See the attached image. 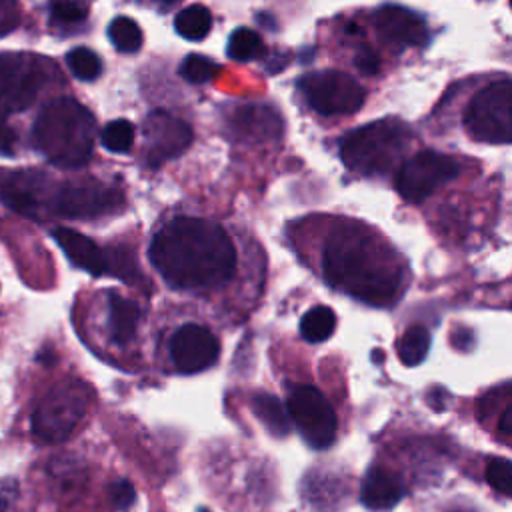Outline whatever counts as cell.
I'll use <instances>...</instances> for the list:
<instances>
[{
  "instance_id": "35",
  "label": "cell",
  "mask_w": 512,
  "mask_h": 512,
  "mask_svg": "<svg viewBox=\"0 0 512 512\" xmlns=\"http://www.w3.org/2000/svg\"><path fill=\"white\" fill-rule=\"evenodd\" d=\"M6 110L0 106V152L2 154H12V144H14V132L6 124Z\"/></svg>"
},
{
  "instance_id": "26",
  "label": "cell",
  "mask_w": 512,
  "mask_h": 512,
  "mask_svg": "<svg viewBox=\"0 0 512 512\" xmlns=\"http://www.w3.org/2000/svg\"><path fill=\"white\" fill-rule=\"evenodd\" d=\"M66 64L70 68V72L80 78V80H96L102 72V60L96 52H92L90 48H84V46H78V48H72L68 54H66Z\"/></svg>"
},
{
  "instance_id": "9",
  "label": "cell",
  "mask_w": 512,
  "mask_h": 512,
  "mask_svg": "<svg viewBox=\"0 0 512 512\" xmlns=\"http://www.w3.org/2000/svg\"><path fill=\"white\" fill-rule=\"evenodd\" d=\"M48 66L34 54L0 52V106L6 112L28 108L48 80Z\"/></svg>"
},
{
  "instance_id": "14",
  "label": "cell",
  "mask_w": 512,
  "mask_h": 512,
  "mask_svg": "<svg viewBox=\"0 0 512 512\" xmlns=\"http://www.w3.org/2000/svg\"><path fill=\"white\" fill-rule=\"evenodd\" d=\"M374 28L388 46H394L396 50H404L410 46H422L428 40V28L424 20L396 4H386L376 10L374 14Z\"/></svg>"
},
{
  "instance_id": "2",
  "label": "cell",
  "mask_w": 512,
  "mask_h": 512,
  "mask_svg": "<svg viewBox=\"0 0 512 512\" xmlns=\"http://www.w3.org/2000/svg\"><path fill=\"white\" fill-rule=\"evenodd\" d=\"M322 272L330 286L370 306H392L402 292L398 266L360 230H338L326 240Z\"/></svg>"
},
{
  "instance_id": "5",
  "label": "cell",
  "mask_w": 512,
  "mask_h": 512,
  "mask_svg": "<svg viewBox=\"0 0 512 512\" xmlns=\"http://www.w3.org/2000/svg\"><path fill=\"white\" fill-rule=\"evenodd\" d=\"M90 390L80 380L56 384L36 406L30 426L38 440L56 444L64 442L80 424L88 410Z\"/></svg>"
},
{
  "instance_id": "15",
  "label": "cell",
  "mask_w": 512,
  "mask_h": 512,
  "mask_svg": "<svg viewBox=\"0 0 512 512\" xmlns=\"http://www.w3.org/2000/svg\"><path fill=\"white\" fill-rule=\"evenodd\" d=\"M234 136L246 142H266L282 134V116L276 108L266 104H244L238 106L228 118Z\"/></svg>"
},
{
  "instance_id": "38",
  "label": "cell",
  "mask_w": 512,
  "mask_h": 512,
  "mask_svg": "<svg viewBox=\"0 0 512 512\" xmlns=\"http://www.w3.org/2000/svg\"><path fill=\"white\" fill-rule=\"evenodd\" d=\"M198 512H208V510H204V508H200V510H198Z\"/></svg>"
},
{
  "instance_id": "17",
  "label": "cell",
  "mask_w": 512,
  "mask_h": 512,
  "mask_svg": "<svg viewBox=\"0 0 512 512\" xmlns=\"http://www.w3.org/2000/svg\"><path fill=\"white\" fill-rule=\"evenodd\" d=\"M54 240L74 266L86 270L92 276L106 274L104 252L88 236L70 228H56Z\"/></svg>"
},
{
  "instance_id": "21",
  "label": "cell",
  "mask_w": 512,
  "mask_h": 512,
  "mask_svg": "<svg viewBox=\"0 0 512 512\" xmlns=\"http://www.w3.org/2000/svg\"><path fill=\"white\" fill-rule=\"evenodd\" d=\"M336 328V316L328 306L310 308L300 320V334L306 342H324L332 336Z\"/></svg>"
},
{
  "instance_id": "7",
  "label": "cell",
  "mask_w": 512,
  "mask_h": 512,
  "mask_svg": "<svg viewBox=\"0 0 512 512\" xmlns=\"http://www.w3.org/2000/svg\"><path fill=\"white\" fill-rule=\"evenodd\" d=\"M286 412L310 448L326 450L334 444L338 420L320 390L310 384H292L288 388Z\"/></svg>"
},
{
  "instance_id": "3",
  "label": "cell",
  "mask_w": 512,
  "mask_h": 512,
  "mask_svg": "<svg viewBox=\"0 0 512 512\" xmlns=\"http://www.w3.org/2000/svg\"><path fill=\"white\" fill-rule=\"evenodd\" d=\"M96 122L74 98L48 102L32 128L34 146L58 168H82L94 146Z\"/></svg>"
},
{
  "instance_id": "32",
  "label": "cell",
  "mask_w": 512,
  "mask_h": 512,
  "mask_svg": "<svg viewBox=\"0 0 512 512\" xmlns=\"http://www.w3.org/2000/svg\"><path fill=\"white\" fill-rule=\"evenodd\" d=\"M354 66L362 72V74H376L380 68V60L376 56L374 50H370L368 46H360L354 52Z\"/></svg>"
},
{
  "instance_id": "12",
  "label": "cell",
  "mask_w": 512,
  "mask_h": 512,
  "mask_svg": "<svg viewBox=\"0 0 512 512\" xmlns=\"http://www.w3.org/2000/svg\"><path fill=\"white\" fill-rule=\"evenodd\" d=\"M144 160L150 168L180 156L192 142L190 126L164 110H154L144 118Z\"/></svg>"
},
{
  "instance_id": "30",
  "label": "cell",
  "mask_w": 512,
  "mask_h": 512,
  "mask_svg": "<svg viewBox=\"0 0 512 512\" xmlns=\"http://www.w3.org/2000/svg\"><path fill=\"white\" fill-rule=\"evenodd\" d=\"M486 480L496 492L508 496L510 494V460L490 458L486 464Z\"/></svg>"
},
{
  "instance_id": "20",
  "label": "cell",
  "mask_w": 512,
  "mask_h": 512,
  "mask_svg": "<svg viewBox=\"0 0 512 512\" xmlns=\"http://www.w3.org/2000/svg\"><path fill=\"white\" fill-rule=\"evenodd\" d=\"M174 28L176 32L192 42L202 40L210 28H212V16L208 12V8H204L202 4H192L182 8L176 18H174Z\"/></svg>"
},
{
  "instance_id": "18",
  "label": "cell",
  "mask_w": 512,
  "mask_h": 512,
  "mask_svg": "<svg viewBox=\"0 0 512 512\" xmlns=\"http://www.w3.org/2000/svg\"><path fill=\"white\" fill-rule=\"evenodd\" d=\"M142 310L140 306L116 292L108 296V334L118 346H126L134 340Z\"/></svg>"
},
{
  "instance_id": "10",
  "label": "cell",
  "mask_w": 512,
  "mask_h": 512,
  "mask_svg": "<svg viewBox=\"0 0 512 512\" xmlns=\"http://www.w3.org/2000/svg\"><path fill=\"white\" fill-rule=\"evenodd\" d=\"M460 174V164L440 152L424 150L408 158L396 174V190L408 202H422Z\"/></svg>"
},
{
  "instance_id": "19",
  "label": "cell",
  "mask_w": 512,
  "mask_h": 512,
  "mask_svg": "<svg viewBox=\"0 0 512 512\" xmlns=\"http://www.w3.org/2000/svg\"><path fill=\"white\" fill-rule=\"evenodd\" d=\"M250 408L256 414V418L266 426V430L278 438L286 436L290 432V418L284 408V404L266 392H256L250 398Z\"/></svg>"
},
{
  "instance_id": "24",
  "label": "cell",
  "mask_w": 512,
  "mask_h": 512,
  "mask_svg": "<svg viewBox=\"0 0 512 512\" xmlns=\"http://www.w3.org/2000/svg\"><path fill=\"white\" fill-rule=\"evenodd\" d=\"M226 52L232 60L238 62H250L254 58H260L264 54V42L262 38L250 30V28H236L230 38H228V46Z\"/></svg>"
},
{
  "instance_id": "13",
  "label": "cell",
  "mask_w": 512,
  "mask_h": 512,
  "mask_svg": "<svg viewBox=\"0 0 512 512\" xmlns=\"http://www.w3.org/2000/svg\"><path fill=\"white\" fill-rule=\"evenodd\" d=\"M170 360L180 374H196L210 368L220 352L218 338L200 324H182L168 344Z\"/></svg>"
},
{
  "instance_id": "1",
  "label": "cell",
  "mask_w": 512,
  "mask_h": 512,
  "mask_svg": "<svg viewBox=\"0 0 512 512\" xmlns=\"http://www.w3.org/2000/svg\"><path fill=\"white\" fill-rule=\"evenodd\" d=\"M150 262L176 290H210L228 282L236 270V248L212 220L176 216L152 238Z\"/></svg>"
},
{
  "instance_id": "34",
  "label": "cell",
  "mask_w": 512,
  "mask_h": 512,
  "mask_svg": "<svg viewBox=\"0 0 512 512\" xmlns=\"http://www.w3.org/2000/svg\"><path fill=\"white\" fill-rule=\"evenodd\" d=\"M18 494V484L12 478H2L0 480V512H6L12 502L16 500Z\"/></svg>"
},
{
  "instance_id": "28",
  "label": "cell",
  "mask_w": 512,
  "mask_h": 512,
  "mask_svg": "<svg viewBox=\"0 0 512 512\" xmlns=\"http://www.w3.org/2000/svg\"><path fill=\"white\" fill-rule=\"evenodd\" d=\"M178 72L190 84H204V82L216 78V74L220 72V66L202 54H188L180 62Z\"/></svg>"
},
{
  "instance_id": "25",
  "label": "cell",
  "mask_w": 512,
  "mask_h": 512,
  "mask_svg": "<svg viewBox=\"0 0 512 512\" xmlns=\"http://www.w3.org/2000/svg\"><path fill=\"white\" fill-rule=\"evenodd\" d=\"M108 38L116 46V50L134 54L142 46V30L128 16H116L108 26Z\"/></svg>"
},
{
  "instance_id": "16",
  "label": "cell",
  "mask_w": 512,
  "mask_h": 512,
  "mask_svg": "<svg viewBox=\"0 0 512 512\" xmlns=\"http://www.w3.org/2000/svg\"><path fill=\"white\" fill-rule=\"evenodd\" d=\"M406 494L400 476L384 466H372L360 486V502L370 510H390Z\"/></svg>"
},
{
  "instance_id": "36",
  "label": "cell",
  "mask_w": 512,
  "mask_h": 512,
  "mask_svg": "<svg viewBox=\"0 0 512 512\" xmlns=\"http://www.w3.org/2000/svg\"><path fill=\"white\" fill-rule=\"evenodd\" d=\"M498 430L500 434L508 440L510 432H512V410H510V404H506L502 408V414H500V422H498Z\"/></svg>"
},
{
  "instance_id": "6",
  "label": "cell",
  "mask_w": 512,
  "mask_h": 512,
  "mask_svg": "<svg viewBox=\"0 0 512 512\" xmlns=\"http://www.w3.org/2000/svg\"><path fill=\"white\" fill-rule=\"evenodd\" d=\"M512 84L502 78L482 88L468 104L464 124L468 132L488 144H508L512 136Z\"/></svg>"
},
{
  "instance_id": "27",
  "label": "cell",
  "mask_w": 512,
  "mask_h": 512,
  "mask_svg": "<svg viewBox=\"0 0 512 512\" xmlns=\"http://www.w3.org/2000/svg\"><path fill=\"white\" fill-rule=\"evenodd\" d=\"M100 140H102V146L106 150L116 152V154H124L134 144V126H132V122H128L124 118L112 120L110 124L104 126V130L100 134Z\"/></svg>"
},
{
  "instance_id": "4",
  "label": "cell",
  "mask_w": 512,
  "mask_h": 512,
  "mask_svg": "<svg viewBox=\"0 0 512 512\" xmlns=\"http://www.w3.org/2000/svg\"><path fill=\"white\" fill-rule=\"evenodd\" d=\"M406 128L398 120L380 118L348 132L340 142L342 162L362 176L388 172L406 144Z\"/></svg>"
},
{
  "instance_id": "33",
  "label": "cell",
  "mask_w": 512,
  "mask_h": 512,
  "mask_svg": "<svg viewBox=\"0 0 512 512\" xmlns=\"http://www.w3.org/2000/svg\"><path fill=\"white\" fill-rule=\"evenodd\" d=\"M18 22L16 0H0V36L10 32Z\"/></svg>"
},
{
  "instance_id": "8",
  "label": "cell",
  "mask_w": 512,
  "mask_h": 512,
  "mask_svg": "<svg viewBox=\"0 0 512 512\" xmlns=\"http://www.w3.org/2000/svg\"><path fill=\"white\" fill-rule=\"evenodd\" d=\"M298 88L308 106L322 116L354 114L364 104V88L346 72H308L298 80Z\"/></svg>"
},
{
  "instance_id": "11",
  "label": "cell",
  "mask_w": 512,
  "mask_h": 512,
  "mask_svg": "<svg viewBox=\"0 0 512 512\" xmlns=\"http://www.w3.org/2000/svg\"><path fill=\"white\" fill-rule=\"evenodd\" d=\"M122 204V192L102 182H76L62 186L52 202L54 210L64 218H96L116 212Z\"/></svg>"
},
{
  "instance_id": "37",
  "label": "cell",
  "mask_w": 512,
  "mask_h": 512,
  "mask_svg": "<svg viewBox=\"0 0 512 512\" xmlns=\"http://www.w3.org/2000/svg\"><path fill=\"white\" fill-rule=\"evenodd\" d=\"M162 4H174V2H178V0H160Z\"/></svg>"
},
{
  "instance_id": "31",
  "label": "cell",
  "mask_w": 512,
  "mask_h": 512,
  "mask_svg": "<svg viewBox=\"0 0 512 512\" xmlns=\"http://www.w3.org/2000/svg\"><path fill=\"white\" fill-rule=\"evenodd\" d=\"M108 494H110V500L116 510H128L136 500V490H134L132 482H128V480L112 482L108 488Z\"/></svg>"
},
{
  "instance_id": "23",
  "label": "cell",
  "mask_w": 512,
  "mask_h": 512,
  "mask_svg": "<svg viewBox=\"0 0 512 512\" xmlns=\"http://www.w3.org/2000/svg\"><path fill=\"white\" fill-rule=\"evenodd\" d=\"M104 258H106V274H112L130 284L142 280L138 260L132 248L114 246L108 252H104Z\"/></svg>"
},
{
  "instance_id": "29",
  "label": "cell",
  "mask_w": 512,
  "mask_h": 512,
  "mask_svg": "<svg viewBox=\"0 0 512 512\" xmlns=\"http://www.w3.org/2000/svg\"><path fill=\"white\" fill-rule=\"evenodd\" d=\"M50 14L58 22H82L88 16L86 0H50Z\"/></svg>"
},
{
  "instance_id": "22",
  "label": "cell",
  "mask_w": 512,
  "mask_h": 512,
  "mask_svg": "<svg viewBox=\"0 0 512 512\" xmlns=\"http://www.w3.org/2000/svg\"><path fill=\"white\" fill-rule=\"evenodd\" d=\"M428 350H430V332L420 324L406 328L398 340V358L406 366H418L428 356Z\"/></svg>"
}]
</instances>
